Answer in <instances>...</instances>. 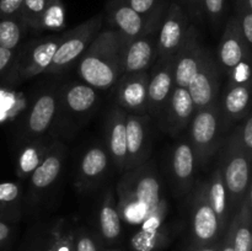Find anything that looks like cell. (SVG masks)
<instances>
[{
  "mask_svg": "<svg viewBox=\"0 0 252 251\" xmlns=\"http://www.w3.org/2000/svg\"><path fill=\"white\" fill-rule=\"evenodd\" d=\"M251 159L244 150L239 135V128L225 140L221 164L219 166L229 197L230 208L236 211L240 207L250 184ZM234 213V214H235Z\"/></svg>",
  "mask_w": 252,
  "mask_h": 251,
  "instance_id": "obj_3",
  "label": "cell"
},
{
  "mask_svg": "<svg viewBox=\"0 0 252 251\" xmlns=\"http://www.w3.org/2000/svg\"><path fill=\"white\" fill-rule=\"evenodd\" d=\"M235 17L238 20L239 29L243 36L245 46L249 52H251L252 46V9L246 6L244 0H235Z\"/></svg>",
  "mask_w": 252,
  "mask_h": 251,
  "instance_id": "obj_34",
  "label": "cell"
},
{
  "mask_svg": "<svg viewBox=\"0 0 252 251\" xmlns=\"http://www.w3.org/2000/svg\"><path fill=\"white\" fill-rule=\"evenodd\" d=\"M189 220L193 245H206L218 241L223 230L207 199L206 181L199 182L192 194L189 201Z\"/></svg>",
  "mask_w": 252,
  "mask_h": 251,
  "instance_id": "obj_7",
  "label": "cell"
},
{
  "mask_svg": "<svg viewBox=\"0 0 252 251\" xmlns=\"http://www.w3.org/2000/svg\"><path fill=\"white\" fill-rule=\"evenodd\" d=\"M126 147L125 171L147 161L152 152V118L149 116L126 112Z\"/></svg>",
  "mask_w": 252,
  "mask_h": 251,
  "instance_id": "obj_11",
  "label": "cell"
},
{
  "mask_svg": "<svg viewBox=\"0 0 252 251\" xmlns=\"http://www.w3.org/2000/svg\"><path fill=\"white\" fill-rule=\"evenodd\" d=\"M97 90L86 83H70L59 93V106L76 117L89 115L97 103Z\"/></svg>",
  "mask_w": 252,
  "mask_h": 251,
  "instance_id": "obj_23",
  "label": "cell"
},
{
  "mask_svg": "<svg viewBox=\"0 0 252 251\" xmlns=\"http://www.w3.org/2000/svg\"><path fill=\"white\" fill-rule=\"evenodd\" d=\"M14 59L15 53L12 49L0 47V73L4 71L6 68H9V66L14 63Z\"/></svg>",
  "mask_w": 252,
  "mask_h": 251,
  "instance_id": "obj_41",
  "label": "cell"
},
{
  "mask_svg": "<svg viewBox=\"0 0 252 251\" xmlns=\"http://www.w3.org/2000/svg\"><path fill=\"white\" fill-rule=\"evenodd\" d=\"M98 229L102 239L107 243H113L122 234V218L117 208L113 189H107L98 207Z\"/></svg>",
  "mask_w": 252,
  "mask_h": 251,
  "instance_id": "obj_26",
  "label": "cell"
},
{
  "mask_svg": "<svg viewBox=\"0 0 252 251\" xmlns=\"http://www.w3.org/2000/svg\"><path fill=\"white\" fill-rule=\"evenodd\" d=\"M65 27V6L62 0H48L39 20L38 31L59 32Z\"/></svg>",
  "mask_w": 252,
  "mask_h": 251,
  "instance_id": "obj_30",
  "label": "cell"
},
{
  "mask_svg": "<svg viewBox=\"0 0 252 251\" xmlns=\"http://www.w3.org/2000/svg\"><path fill=\"white\" fill-rule=\"evenodd\" d=\"M128 6L145 17L161 16L166 11L167 0H123Z\"/></svg>",
  "mask_w": 252,
  "mask_h": 251,
  "instance_id": "obj_35",
  "label": "cell"
},
{
  "mask_svg": "<svg viewBox=\"0 0 252 251\" xmlns=\"http://www.w3.org/2000/svg\"><path fill=\"white\" fill-rule=\"evenodd\" d=\"M174 86L172 58L157 59V62L153 64L152 73H149L148 83L147 112L150 118H159Z\"/></svg>",
  "mask_w": 252,
  "mask_h": 251,
  "instance_id": "obj_16",
  "label": "cell"
},
{
  "mask_svg": "<svg viewBox=\"0 0 252 251\" xmlns=\"http://www.w3.org/2000/svg\"><path fill=\"white\" fill-rule=\"evenodd\" d=\"M62 34L42 37L30 41L14 59L12 83H24L42 73H46L52 58L62 41Z\"/></svg>",
  "mask_w": 252,
  "mask_h": 251,
  "instance_id": "obj_6",
  "label": "cell"
},
{
  "mask_svg": "<svg viewBox=\"0 0 252 251\" xmlns=\"http://www.w3.org/2000/svg\"><path fill=\"white\" fill-rule=\"evenodd\" d=\"M27 30L21 15L0 17V47L14 51L26 37Z\"/></svg>",
  "mask_w": 252,
  "mask_h": 251,
  "instance_id": "obj_28",
  "label": "cell"
},
{
  "mask_svg": "<svg viewBox=\"0 0 252 251\" xmlns=\"http://www.w3.org/2000/svg\"><path fill=\"white\" fill-rule=\"evenodd\" d=\"M167 241L164 226L157 229H139L130 239L134 251H157Z\"/></svg>",
  "mask_w": 252,
  "mask_h": 251,
  "instance_id": "obj_29",
  "label": "cell"
},
{
  "mask_svg": "<svg viewBox=\"0 0 252 251\" xmlns=\"http://www.w3.org/2000/svg\"><path fill=\"white\" fill-rule=\"evenodd\" d=\"M75 251H98L97 244L88 231L81 230L76 236Z\"/></svg>",
  "mask_w": 252,
  "mask_h": 251,
  "instance_id": "obj_39",
  "label": "cell"
},
{
  "mask_svg": "<svg viewBox=\"0 0 252 251\" xmlns=\"http://www.w3.org/2000/svg\"><path fill=\"white\" fill-rule=\"evenodd\" d=\"M198 166L194 150L189 140L177 143L172 149L170 167L175 191L179 196L191 191Z\"/></svg>",
  "mask_w": 252,
  "mask_h": 251,
  "instance_id": "obj_19",
  "label": "cell"
},
{
  "mask_svg": "<svg viewBox=\"0 0 252 251\" xmlns=\"http://www.w3.org/2000/svg\"><path fill=\"white\" fill-rule=\"evenodd\" d=\"M65 157V147L62 142H54L47 149L31 176V193L36 197L48 189L61 175L63 161Z\"/></svg>",
  "mask_w": 252,
  "mask_h": 251,
  "instance_id": "obj_20",
  "label": "cell"
},
{
  "mask_svg": "<svg viewBox=\"0 0 252 251\" xmlns=\"http://www.w3.org/2000/svg\"><path fill=\"white\" fill-rule=\"evenodd\" d=\"M24 0H0V17L20 15Z\"/></svg>",
  "mask_w": 252,
  "mask_h": 251,
  "instance_id": "obj_40",
  "label": "cell"
},
{
  "mask_svg": "<svg viewBox=\"0 0 252 251\" xmlns=\"http://www.w3.org/2000/svg\"><path fill=\"white\" fill-rule=\"evenodd\" d=\"M189 144L196 154L199 166H204L219 149L223 140L225 122L218 102L197 110L189 125Z\"/></svg>",
  "mask_w": 252,
  "mask_h": 251,
  "instance_id": "obj_4",
  "label": "cell"
},
{
  "mask_svg": "<svg viewBox=\"0 0 252 251\" xmlns=\"http://www.w3.org/2000/svg\"><path fill=\"white\" fill-rule=\"evenodd\" d=\"M221 244L219 241L212 244H206V245H193L192 244L189 251H220Z\"/></svg>",
  "mask_w": 252,
  "mask_h": 251,
  "instance_id": "obj_43",
  "label": "cell"
},
{
  "mask_svg": "<svg viewBox=\"0 0 252 251\" xmlns=\"http://www.w3.org/2000/svg\"><path fill=\"white\" fill-rule=\"evenodd\" d=\"M103 24V15L97 14L85 22L63 33L62 41L46 73L58 74L70 68L80 59Z\"/></svg>",
  "mask_w": 252,
  "mask_h": 251,
  "instance_id": "obj_5",
  "label": "cell"
},
{
  "mask_svg": "<svg viewBox=\"0 0 252 251\" xmlns=\"http://www.w3.org/2000/svg\"><path fill=\"white\" fill-rule=\"evenodd\" d=\"M31 143L33 144L27 145L19 157V166L17 167H19V174L21 177H27L32 174V171L36 169V166L39 164L48 149V147L46 148L44 145H42L39 140Z\"/></svg>",
  "mask_w": 252,
  "mask_h": 251,
  "instance_id": "obj_31",
  "label": "cell"
},
{
  "mask_svg": "<svg viewBox=\"0 0 252 251\" xmlns=\"http://www.w3.org/2000/svg\"><path fill=\"white\" fill-rule=\"evenodd\" d=\"M246 58H251V52L248 51L239 29L235 15L231 16L224 27L223 36L218 46V61L221 71L230 75L234 69Z\"/></svg>",
  "mask_w": 252,
  "mask_h": 251,
  "instance_id": "obj_18",
  "label": "cell"
},
{
  "mask_svg": "<svg viewBox=\"0 0 252 251\" xmlns=\"http://www.w3.org/2000/svg\"><path fill=\"white\" fill-rule=\"evenodd\" d=\"M158 30H149L122 47L121 75L152 68L158 58Z\"/></svg>",
  "mask_w": 252,
  "mask_h": 251,
  "instance_id": "obj_15",
  "label": "cell"
},
{
  "mask_svg": "<svg viewBox=\"0 0 252 251\" xmlns=\"http://www.w3.org/2000/svg\"><path fill=\"white\" fill-rule=\"evenodd\" d=\"M20 201H21V188L15 182H2L0 184V204L7 207L15 219L20 217Z\"/></svg>",
  "mask_w": 252,
  "mask_h": 251,
  "instance_id": "obj_32",
  "label": "cell"
},
{
  "mask_svg": "<svg viewBox=\"0 0 252 251\" xmlns=\"http://www.w3.org/2000/svg\"><path fill=\"white\" fill-rule=\"evenodd\" d=\"M48 0H24L20 15L24 19L27 29L38 31L39 20Z\"/></svg>",
  "mask_w": 252,
  "mask_h": 251,
  "instance_id": "obj_33",
  "label": "cell"
},
{
  "mask_svg": "<svg viewBox=\"0 0 252 251\" xmlns=\"http://www.w3.org/2000/svg\"><path fill=\"white\" fill-rule=\"evenodd\" d=\"M117 208L122 220L140 229L164 226L167 201L154 164L128 170L116 187Z\"/></svg>",
  "mask_w": 252,
  "mask_h": 251,
  "instance_id": "obj_1",
  "label": "cell"
},
{
  "mask_svg": "<svg viewBox=\"0 0 252 251\" xmlns=\"http://www.w3.org/2000/svg\"><path fill=\"white\" fill-rule=\"evenodd\" d=\"M149 71L122 74L117 80L118 106L126 112L147 116V98Z\"/></svg>",
  "mask_w": 252,
  "mask_h": 251,
  "instance_id": "obj_17",
  "label": "cell"
},
{
  "mask_svg": "<svg viewBox=\"0 0 252 251\" xmlns=\"http://www.w3.org/2000/svg\"><path fill=\"white\" fill-rule=\"evenodd\" d=\"M110 161L107 148L95 144L86 149L79 162L75 185L81 192L93 189L106 175Z\"/></svg>",
  "mask_w": 252,
  "mask_h": 251,
  "instance_id": "obj_21",
  "label": "cell"
},
{
  "mask_svg": "<svg viewBox=\"0 0 252 251\" xmlns=\"http://www.w3.org/2000/svg\"><path fill=\"white\" fill-rule=\"evenodd\" d=\"M162 16L145 17L128 6L123 0H110L107 4V20L110 29L120 34L123 46L142 36L149 30L160 26Z\"/></svg>",
  "mask_w": 252,
  "mask_h": 251,
  "instance_id": "obj_8",
  "label": "cell"
},
{
  "mask_svg": "<svg viewBox=\"0 0 252 251\" xmlns=\"http://www.w3.org/2000/svg\"><path fill=\"white\" fill-rule=\"evenodd\" d=\"M122 39L112 29L98 31L79 59L78 71L84 83L96 90H107L121 76Z\"/></svg>",
  "mask_w": 252,
  "mask_h": 251,
  "instance_id": "obj_2",
  "label": "cell"
},
{
  "mask_svg": "<svg viewBox=\"0 0 252 251\" xmlns=\"http://www.w3.org/2000/svg\"><path fill=\"white\" fill-rule=\"evenodd\" d=\"M233 220L229 221L228 226L225 229V234H224L223 243L220 245V251H234L233 246Z\"/></svg>",
  "mask_w": 252,
  "mask_h": 251,
  "instance_id": "obj_42",
  "label": "cell"
},
{
  "mask_svg": "<svg viewBox=\"0 0 252 251\" xmlns=\"http://www.w3.org/2000/svg\"><path fill=\"white\" fill-rule=\"evenodd\" d=\"M196 113V106L192 101L191 95L186 88L174 86L167 102L165 103L158 123L160 129L177 137L185 129H187L189 122Z\"/></svg>",
  "mask_w": 252,
  "mask_h": 251,
  "instance_id": "obj_14",
  "label": "cell"
},
{
  "mask_svg": "<svg viewBox=\"0 0 252 251\" xmlns=\"http://www.w3.org/2000/svg\"><path fill=\"white\" fill-rule=\"evenodd\" d=\"M234 251H252V189L246 191L240 207L233 217Z\"/></svg>",
  "mask_w": 252,
  "mask_h": 251,
  "instance_id": "obj_25",
  "label": "cell"
},
{
  "mask_svg": "<svg viewBox=\"0 0 252 251\" xmlns=\"http://www.w3.org/2000/svg\"><path fill=\"white\" fill-rule=\"evenodd\" d=\"M206 192L207 199H208L212 209H213L217 218H218L221 230L225 231L226 226L229 224V218H230L229 217L230 204H229L228 192H226L219 166L212 172L209 179L206 180Z\"/></svg>",
  "mask_w": 252,
  "mask_h": 251,
  "instance_id": "obj_27",
  "label": "cell"
},
{
  "mask_svg": "<svg viewBox=\"0 0 252 251\" xmlns=\"http://www.w3.org/2000/svg\"><path fill=\"white\" fill-rule=\"evenodd\" d=\"M10 234H11V229L7 225L5 221L0 220V245L4 244L7 239L10 238Z\"/></svg>",
  "mask_w": 252,
  "mask_h": 251,
  "instance_id": "obj_44",
  "label": "cell"
},
{
  "mask_svg": "<svg viewBox=\"0 0 252 251\" xmlns=\"http://www.w3.org/2000/svg\"><path fill=\"white\" fill-rule=\"evenodd\" d=\"M189 17L177 1L166 7L158 30V58L171 59L184 42L189 27Z\"/></svg>",
  "mask_w": 252,
  "mask_h": 251,
  "instance_id": "obj_10",
  "label": "cell"
},
{
  "mask_svg": "<svg viewBox=\"0 0 252 251\" xmlns=\"http://www.w3.org/2000/svg\"><path fill=\"white\" fill-rule=\"evenodd\" d=\"M226 0H203L204 16L208 17L209 22L214 27L220 25L223 15L225 12Z\"/></svg>",
  "mask_w": 252,
  "mask_h": 251,
  "instance_id": "obj_36",
  "label": "cell"
},
{
  "mask_svg": "<svg viewBox=\"0 0 252 251\" xmlns=\"http://www.w3.org/2000/svg\"><path fill=\"white\" fill-rule=\"evenodd\" d=\"M207 48L201 43L199 33L193 25H189L184 42L172 57V75L175 86L186 88L198 70Z\"/></svg>",
  "mask_w": 252,
  "mask_h": 251,
  "instance_id": "obj_12",
  "label": "cell"
},
{
  "mask_svg": "<svg viewBox=\"0 0 252 251\" xmlns=\"http://www.w3.org/2000/svg\"><path fill=\"white\" fill-rule=\"evenodd\" d=\"M220 73L221 69L218 61L214 58L211 51L207 49L198 70L187 86V90L196 106V111L211 107L218 102Z\"/></svg>",
  "mask_w": 252,
  "mask_h": 251,
  "instance_id": "obj_9",
  "label": "cell"
},
{
  "mask_svg": "<svg viewBox=\"0 0 252 251\" xmlns=\"http://www.w3.org/2000/svg\"><path fill=\"white\" fill-rule=\"evenodd\" d=\"M59 110V93L47 90L37 96L25 116L22 130L27 142L39 140L52 127Z\"/></svg>",
  "mask_w": 252,
  "mask_h": 251,
  "instance_id": "obj_13",
  "label": "cell"
},
{
  "mask_svg": "<svg viewBox=\"0 0 252 251\" xmlns=\"http://www.w3.org/2000/svg\"><path fill=\"white\" fill-rule=\"evenodd\" d=\"M107 152L112 161L120 170L125 171L127 147H126V111L115 106L108 113L106 123Z\"/></svg>",
  "mask_w": 252,
  "mask_h": 251,
  "instance_id": "obj_24",
  "label": "cell"
},
{
  "mask_svg": "<svg viewBox=\"0 0 252 251\" xmlns=\"http://www.w3.org/2000/svg\"><path fill=\"white\" fill-rule=\"evenodd\" d=\"M243 125L239 126V135H240V142L244 150L246 152L248 157H252V116L249 112L243 118Z\"/></svg>",
  "mask_w": 252,
  "mask_h": 251,
  "instance_id": "obj_37",
  "label": "cell"
},
{
  "mask_svg": "<svg viewBox=\"0 0 252 251\" xmlns=\"http://www.w3.org/2000/svg\"><path fill=\"white\" fill-rule=\"evenodd\" d=\"M251 83H238L228 80L218 106L223 115L225 127L231 122L241 121L250 112Z\"/></svg>",
  "mask_w": 252,
  "mask_h": 251,
  "instance_id": "obj_22",
  "label": "cell"
},
{
  "mask_svg": "<svg viewBox=\"0 0 252 251\" xmlns=\"http://www.w3.org/2000/svg\"><path fill=\"white\" fill-rule=\"evenodd\" d=\"M176 1L181 5L189 19H193L196 21H201L203 19V0H176Z\"/></svg>",
  "mask_w": 252,
  "mask_h": 251,
  "instance_id": "obj_38",
  "label": "cell"
}]
</instances>
